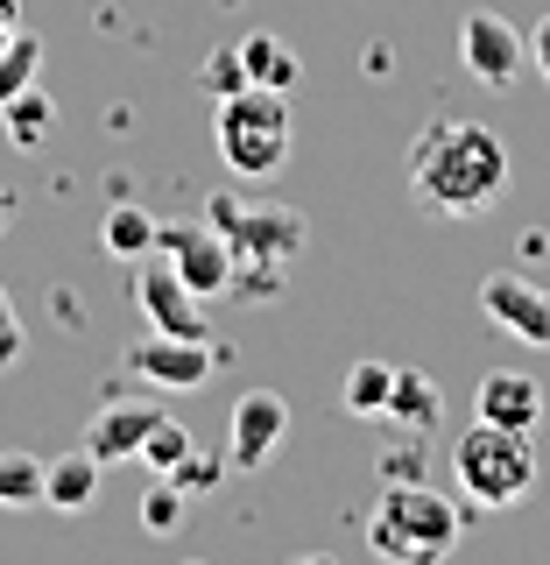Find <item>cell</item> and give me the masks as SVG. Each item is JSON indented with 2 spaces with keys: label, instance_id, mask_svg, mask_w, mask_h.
<instances>
[{
  "label": "cell",
  "instance_id": "603a6c76",
  "mask_svg": "<svg viewBox=\"0 0 550 565\" xmlns=\"http://www.w3.org/2000/svg\"><path fill=\"white\" fill-rule=\"evenodd\" d=\"M240 85H247L240 50H212V57H205V93H212V99H226V93H240Z\"/></svg>",
  "mask_w": 550,
  "mask_h": 565
},
{
  "label": "cell",
  "instance_id": "52a82bcc",
  "mask_svg": "<svg viewBox=\"0 0 550 565\" xmlns=\"http://www.w3.org/2000/svg\"><path fill=\"white\" fill-rule=\"evenodd\" d=\"M134 305H141V318H149L155 332H176V340H212L205 332V297L191 290L184 276L170 269L163 255H141V276H134Z\"/></svg>",
  "mask_w": 550,
  "mask_h": 565
},
{
  "label": "cell",
  "instance_id": "ffe728a7",
  "mask_svg": "<svg viewBox=\"0 0 550 565\" xmlns=\"http://www.w3.org/2000/svg\"><path fill=\"white\" fill-rule=\"evenodd\" d=\"M35 71H43V43H35V35L22 29L8 50H0V106H8L14 93H29V85H35Z\"/></svg>",
  "mask_w": 550,
  "mask_h": 565
},
{
  "label": "cell",
  "instance_id": "484cf974",
  "mask_svg": "<svg viewBox=\"0 0 550 565\" xmlns=\"http://www.w3.org/2000/svg\"><path fill=\"white\" fill-rule=\"evenodd\" d=\"M381 481H423V467H417V446H388V467H381Z\"/></svg>",
  "mask_w": 550,
  "mask_h": 565
},
{
  "label": "cell",
  "instance_id": "7c38bea8",
  "mask_svg": "<svg viewBox=\"0 0 550 565\" xmlns=\"http://www.w3.org/2000/svg\"><path fill=\"white\" fill-rule=\"evenodd\" d=\"M155 417H163L155 403H106V411L85 424V452H93L99 467H120V459L141 452V438H149Z\"/></svg>",
  "mask_w": 550,
  "mask_h": 565
},
{
  "label": "cell",
  "instance_id": "9c48e42d",
  "mask_svg": "<svg viewBox=\"0 0 550 565\" xmlns=\"http://www.w3.org/2000/svg\"><path fill=\"white\" fill-rule=\"evenodd\" d=\"M481 311L508 332V340L550 347V297H543L529 276H487V282H481Z\"/></svg>",
  "mask_w": 550,
  "mask_h": 565
},
{
  "label": "cell",
  "instance_id": "8992f818",
  "mask_svg": "<svg viewBox=\"0 0 550 565\" xmlns=\"http://www.w3.org/2000/svg\"><path fill=\"white\" fill-rule=\"evenodd\" d=\"M459 64H466L481 85H516L522 64H529V35L508 22V14L473 8L466 22H459Z\"/></svg>",
  "mask_w": 550,
  "mask_h": 565
},
{
  "label": "cell",
  "instance_id": "44dd1931",
  "mask_svg": "<svg viewBox=\"0 0 550 565\" xmlns=\"http://www.w3.org/2000/svg\"><path fill=\"white\" fill-rule=\"evenodd\" d=\"M0 120H8L14 149H35V141L50 135V99H43V93H35V85H29V93H14L8 106H0Z\"/></svg>",
  "mask_w": 550,
  "mask_h": 565
},
{
  "label": "cell",
  "instance_id": "cb8c5ba5",
  "mask_svg": "<svg viewBox=\"0 0 550 565\" xmlns=\"http://www.w3.org/2000/svg\"><path fill=\"white\" fill-rule=\"evenodd\" d=\"M22 347H29V332H22V311H14L8 282H0V367H14V361H22Z\"/></svg>",
  "mask_w": 550,
  "mask_h": 565
},
{
  "label": "cell",
  "instance_id": "4316f807",
  "mask_svg": "<svg viewBox=\"0 0 550 565\" xmlns=\"http://www.w3.org/2000/svg\"><path fill=\"white\" fill-rule=\"evenodd\" d=\"M529 64H537V78L550 85V14L537 22V35H529Z\"/></svg>",
  "mask_w": 550,
  "mask_h": 565
},
{
  "label": "cell",
  "instance_id": "2e32d148",
  "mask_svg": "<svg viewBox=\"0 0 550 565\" xmlns=\"http://www.w3.org/2000/svg\"><path fill=\"white\" fill-rule=\"evenodd\" d=\"M155 226L163 220H149L141 205H114L106 212V255H120V262H141V255H155Z\"/></svg>",
  "mask_w": 550,
  "mask_h": 565
},
{
  "label": "cell",
  "instance_id": "ba28073f",
  "mask_svg": "<svg viewBox=\"0 0 550 565\" xmlns=\"http://www.w3.org/2000/svg\"><path fill=\"white\" fill-rule=\"evenodd\" d=\"M282 438H290V403L276 388H247L234 403V424H226V467H240V473L269 467L282 452Z\"/></svg>",
  "mask_w": 550,
  "mask_h": 565
},
{
  "label": "cell",
  "instance_id": "9a60e30c",
  "mask_svg": "<svg viewBox=\"0 0 550 565\" xmlns=\"http://www.w3.org/2000/svg\"><path fill=\"white\" fill-rule=\"evenodd\" d=\"M388 417L410 424V431H431L438 424V382L417 375V367H396V388H388Z\"/></svg>",
  "mask_w": 550,
  "mask_h": 565
},
{
  "label": "cell",
  "instance_id": "83f0119b",
  "mask_svg": "<svg viewBox=\"0 0 550 565\" xmlns=\"http://www.w3.org/2000/svg\"><path fill=\"white\" fill-rule=\"evenodd\" d=\"M22 35V0H0V50Z\"/></svg>",
  "mask_w": 550,
  "mask_h": 565
},
{
  "label": "cell",
  "instance_id": "5bb4252c",
  "mask_svg": "<svg viewBox=\"0 0 550 565\" xmlns=\"http://www.w3.org/2000/svg\"><path fill=\"white\" fill-rule=\"evenodd\" d=\"M240 50V71H247V85H269V93H296V78H304V64L290 57V43L282 35H247Z\"/></svg>",
  "mask_w": 550,
  "mask_h": 565
},
{
  "label": "cell",
  "instance_id": "4fadbf2b",
  "mask_svg": "<svg viewBox=\"0 0 550 565\" xmlns=\"http://www.w3.org/2000/svg\"><path fill=\"white\" fill-rule=\"evenodd\" d=\"M99 494V459L93 452H64L57 467H43V509H64V516H78V509H93Z\"/></svg>",
  "mask_w": 550,
  "mask_h": 565
},
{
  "label": "cell",
  "instance_id": "d4e9b609",
  "mask_svg": "<svg viewBox=\"0 0 550 565\" xmlns=\"http://www.w3.org/2000/svg\"><path fill=\"white\" fill-rule=\"evenodd\" d=\"M219 473H226V459H198V446H191V459H184V467H176V473H163V481H176V488H219Z\"/></svg>",
  "mask_w": 550,
  "mask_h": 565
},
{
  "label": "cell",
  "instance_id": "7402d4cb",
  "mask_svg": "<svg viewBox=\"0 0 550 565\" xmlns=\"http://www.w3.org/2000/svg\"><path fill=\"white\" fill-rule=\"evenodd\" d=\"M141 523L155 530V537H170L176 523H184V488L163 481V488H149V502H141Z\"/></svg>",
  "mask_w": 550,
  "mask_h": 565
},
{
  "label": "cell",
  "instance_id": "ac0fdd59",
  "mask_svg": "<svg viewBox=\"0 0 550 565\" xmlns=\"http://www.w3.org/2000/svg\"><path fill=\"white\" fill-rule=\"evenodd\" d=\"M35 502H43V459L0 452V509H35Z\"/></svg>",
  "mask_w": 550,
  "mask_h": 565
},
{
  "label": "cell",
  "instance_id": "30bf717a",
  "mask_svg": "<svg viewBox=\"0 0 550 565\" xmlns=\"http://www.w3.org/2000/svg\"><path fill=\"white\" fill-rule=\"evenodd\" d=\"M212 353L205 340H176V332H155V340H134L128 347V367L141 382H155V388H198L212 375Z\"/></svg>",
  "mask_w": 550,
  "mask_h": 565
},
{
  "label": "cell",
  "instance_id": "277c9868",
  "mask_svg": "<svg viewBox=\"0 0 550 565\" xmlns=\"http://www.w3.org/2000/svg\"><path fill=\"white\" fill-rule=\"evenodd\" d=\"M219 156L234 177H276L290 163V141H296V120H290V93H269V85H240V93L219 99Z\"/></svg>",
  "mask_w": 550,
  "mask_h": 565
},
{
  "label": "cell",
  "instance_id": "e0dca14e",
  "mask_svg": "<svg viewBox=\"0 0 550 565\" xmlns=\"http://www.w3.org/2000/svg\"><path fill=\"white\" fill-rule=\"evenodd\" d=\"M388 388H396V367H388V361L346 367V411L353 417H388Z\"/></svg>",
  "mask_w": 550,
  "mask_h": 565
},
{
  "label": "cell",
  "instance_id": "6da1fadb",
  "mask_svg": "<svg viewBox=\"0 0 550 565\" xmlns=\"http://www.w3.org/2000/svg\"><path fill=\"white\" fill-rule=\"evenodd\" d=\"M410 191L445 220H481L508 191V149L481 120H431L410 141Z\"/></svg>",
  "mask_w": 550,
  "mask_h": 565
},
{
  "label": "cell",
  "instance_id": "8fae6325",
  "mask_svg": "<svg viewBox=\"0 0 550 565\" xmlns=\"http://www.w3.org/2000/svg\"><path fill=\"white\" fill-rule=\"evenodd\" d=\"M473 417H481V424H508V431H537V424H543L537 375H516V367L481 375V388H473Z\"/></svg>",
  "mask_w": 550,
  "mask_h": 565
},
{
  "label": "cell",
  "instance_id": "d6986e66",
  "mask_svg": "<svg viewBox=\"0 0 550 565\" xmlns=\"http://www.w3.org/2000/svg\"><path fill=\"white\" fill-rule=\"evenodd\" d=\"M134 459H141V467H155V473H176V467L191 459V431L163 411V417L149 424V438H141V452H134Z\"/></svg>",
  "mask_w": 550,
  "mask_h": 565
},
{
  "label": "cell",
  "instance_id": "3957f363",
  "mask_svg": "<svg viewBox=\"0 0 550 565\" xmlns=\"http://www.w3.org/2000/svg\"><path fill=\"white\" fill-rule=\"evenodd\" d=\"M367 544L396 565H431L459 544V509L431 481H388L367 516Z\"/></svg>",
  "mask_w": 550,
  "mask_h": 565
},
{
  "label": "cell",
  "instance_id": "7a4b0ae2",
  "mask_svg": "<svg viewBox=\"0 0 550 565\" xmlns=\"http://www.w3.org/2000/svg\"><path fill=\"white\" fill-rule=\"evenodd\" d=\"M452 481L473 509H516L537 488V431H508V424H481L452 446Z\"/></svg>",
  "mask_w": 550,
  "mask_h": 565
},
{
  "label": "cell",
  "instance_id": "5b68a950",
  "mask_svg": "<svg viewBox=\"0 0 550 565\" xmlns=\"http://www.w3.org/2000/svg\"><path fill=\"white\" fill-rule=\"evenodd\" d=\"M155 255H163L170 269L184 276L191 290H198V297L234 290V241H226L212 220H176V226H155Z\"/></svg>",
  "mask_w": 550,
  "mask_h": 565
},
{
  "label": "cell",
  "instance_id": "f1b7e54d",
  "mask_svg": "<svg viewBox=\"0 0 550 565\" xmlns=\"http://www.w3.org/2000/svg\"><path fill=\"white\" fill-rule=\"evenodd\" d=\"M8 226H14V191L0 184V234H8Z\"/></svg>",
  "mask_w": 550,
  "mask_h": 565
}]
</instances>
